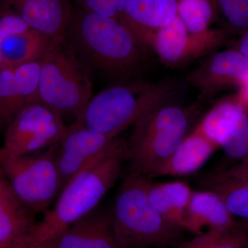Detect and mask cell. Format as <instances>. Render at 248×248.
<instances>
[{"mask_svg": "<svg viewBox=\"0 0 248 248\" xmlns=\"http://www.w3.org/2000/svg\"><path fill=\"white\" fill-rule=\"evenodd\" d=\"M236 95L243 105L248 107V79L240 86L239 92Z\"/></svg>", "mask_w": 248, "mask_h": 248, "instance_id": "obj_31", "label": "cell"}, {"mask_svg": "<svg viewBox=\"0 0 248 248\" xmlns=\"http://www.w3.org/2000/svg\"><path fill=\"white\" fill-rule=\"evenodd\" d=\"M72 124L58 143L56 163L61 192L73 178L118 141Z\"/></svg>", "mask_w": 248, "mask_h": 248, "instance_id": "obj_10", "label": "cell"}, {"mask_svg": "<svg viewBox=\"0 0 248 248\" xmlns=\"http://www.w3.org/2000/svg\"><path fill=\"white\" fill-rule=\"evenodd\" d=\"M90 71L66 35L55 38L41 60L40 102L62 120L75 122L93 97Z\"/></svg>", "mask_w": 248, "mask_h": 248, "instance_id": "obj_4", "label": "cell"}, {"mask_svg": "<svg viewBox=\"0 0 248 248\" xmlns=\"http://www.w3.org/2000/svg\"><path fill=\"white\" fill-rule=\"evenodd\" d=\"M221 148L227 156L237 163L248 157V107L243 108L229 136Z\"/></svg>", "mask_w": 248, "mask_h": 248, "instance_id": "obj_24", "label": "cell"}, {"mask_svg": "<svg viewBox=\"0 0 248 248\" xmlns=\"http://www.w3.org/2000/svg\"><path fill=\"white\" fill-rule=\"evenodd\" d=\"M197 109L166 103L134 124L127 141L130 172L147 179L170 156L189 134Z\"/></svg>", "mask_w": 248, "mask_h": 248, "instance_id": "obj_6", "label": "cell"}, {"mask_svg": "<svg viewBox=\"0 0 248 248\" xmlns=\"http://www.w3.org/2000/svg\"><path fill=\"white\" fill-rule=\"evenodd\" d=\"M55 39L32 29L9 36L1 47L0 70L40 61Z\"/></svg>", "mask_w": 248, "mask_h": 248, "instance_id": "obj_19", "label": "cell"}, {"mask_svg": "<svg viewBox=\"0 0 248 248\" xmlns=\"http://www.w3.org/2000/svg\"><path fill=\"white\" fill-rule=\"evenodd\" d=\"M211 1L232 29L240 32L248 29V0Z\"/></svg>", "mask_w": 248, "mask_h": 248, "instance_id": "obj_25", "label": "cell"}, {"mask_svg": "<svg viewBox=\"0 0 248 248\" xmlns=\"http://www.w3.org/2000/svg\"><path fill=\"white\" fill-rule=\"evenodd\" d=\"M57 248H120L109 210H93L57 239Z\"/></svg>", "mask_w": 248, "mask_h": 248, "instance_id": "obj_16", "label": "cell"}, {"mask_svg": "<svg viewBox=\"0 0 248 248\" xmlns=\"http://www.w3.org/2000/svg\"><path fill=\"white\" fill-rule=\"evenodd\" d=\"M202 183L223 200L233 217L248 220V179L221 171L204 178Z\"/></svg>", "mask_w": 248, "mask_h": 248, "instance_id": "obj_21", "label": "cell"}, {"mask_svg": "<svg viewBox=\"0 0 248 248\" xmlns=\"http://www.w3.org/2000/svg\"><path fill=\"white\" fill-rule=\"evenodd\" d=\"M128 158L127 141L119 139L115 146L63 187L55 208L47 210L43 219L19 241L37 243L58 239L71 224L97 208L118 180L122 165Z\"/></svg>", "mask_w": 248, "mask_h": 248, "instance_id": "obj_2", "label": "cell"}, {"mask_svg": "<svg viewBox=\"0 0 248 248\" xmlns=\"http://www.w3.org/2000/svg\"><path fill=\"white\" fill-rule=\"evenodd\" d=\"M33 211L22 202L0 172V248H10L37 224Z\"/></svg>", "mask_w": 248, "mask_h": 248, "instance_id": "obj_18", "label": "cell"}, {"mask_svg": "<svg viewBox=\"0 0 248 248\" xmlns=\"http://www.w3.org/2000/svg\"><path fill=\"white\" fill-rule=\"evenodd\" d=\"M30 29L27 23L14 13L9 11L0 17V62L1 47L9 36Z\"/></svg>", "mask_w": 248, "mask_h": 248, "instance_id": "obj_27", "label": "cell"}, {"mask_svg": "<svg viewBox=\"0 0 248 248\" xmlns=\"http://www.w3.org/2000/svg\"><path fill=\"white\" fill-rule=\"evenodd\" d=\"M237 226L244 235L246 244H248V220H241L237 222Z\"/></svg>", "mask_w": 248, "mask_h": 248, "instance_id": "obj_32", "label": "cell"}, {"mask_svg": "<svg viewBox=\"0 0 248 248\" xmlns=\"http://www.w3.org/2000/svg\"><path fill=\"white\" fill-rule=\"evenodd\" d=\"M228 38L223 30H210L202 35H192L179 16L160 28L153 35L151 49L168 66H182L213 53Z\"/></svg>", "mask_w": 248, "mask_h": 248, "instance_id": "obj_9", "label": "cell"}, {"mask_svg": "<svg viewBox=\"0 0 248 248\" xmlns=\"http://www.w3.org/2000/svg\"><path fill=\"white\" fill-rule=\"evenodd\" d=\"M223 172L235 177L248 179V157Z\"/></svg>", "mask_w": 248, "mask_h": 248, "instance_id": "obj_28", "label": "cell"}, {"mask_svg": "<svg viewBox=\"0 0 248 248\" xmlns=\"http://www.w3.org/2000/svg\"><path fill=\"white\" fill-rule=\"evenodd\" d=\"M58 143L41 154L14 155L0 148V172L35 213H45L61 192L56 163Z\"/></svg>", "mask_w": 248, "mask_h": 248, "instance_id": "obj_7", "label": "cell"}, {"mask_svg": "<svg viewBox=\"0 0 248 248\" xmlns=\"http://www.w3.org/2000/svg\"><path fill=\"white\" fill-rule=\"evenodd\" d=\"M81 9L120 21L126 0H78Z\"/></svg>", "mask_w": 248, "mask_h": 248, "instance_id": "obj_26", "label": "cell"}, {"mask_svg": "<svg viewBox=\"0 0 248 248\" xmlns=\"http://www.w3.org/2000/svg\"><path fill=\"white\" fill-rule=\"evenodd\" d=\"M10 248H57V239L37 243L18 241Z\"/></svg>", "mask_w": 248, "mask_h": 248, "instance_id": "obj_29", "label": "cell"}, {"mask_svg": "<svg viewBox=\"0 0 248 248\" xmlns=\"http://www.w3.org/2000/svg\"><path fill=\"white\" fill-rule=\"evenodd\" d=\"M177 16L176 0H126L120 21L147 52L156 31Z\"/></svg>", "mask_w": 248, "mask_h": 248, "instance_id": "obj_13", "label": "cell"}, {"mask_svg": "<svg viewBox=\"0 0 248 248\" xmlns=\"http://www.w3.org/2000/svg\"><path fill=\"white\" fill-rule=\"evenodd\" d=\"M209 55L187 77L202 97H211L233 86L240 87L248 79V58L239 50L226 49Z\"/></svg>", "mask_w": 248, "mask_h": 248, "instance_id": "obj_11", "label": "cell"}, {"mask_svg": "<svg viewBox=\"0 0 248 248\" xmlns=\"http://www.w3.org/2000/svg\"><path fill=\"white\" fill-rule=\"evenodd\" d=\"M41 60L9 69L0 70V128L24 107L39 102Z\"/></svg>", "mask_w": 248, "mask_h": 248, "instance_id": "obj_12", "label": "cell"}, {"mask_svg": "<svg viewBox=\"0 0 248 248\" xmlns=\"http://www.w3.org/2000/svg\"><path fill=\"white\" fill-rule=\"evenodd\" d=\"M66 36L90 69L122 81L144 70L146 51L118 19L73 9Z\"/></svg>", "mask_w": 248, "mask_h": 248, "instance_id": "obj_1", "label": "cell"}, {"mask_svg": "<svg viewBox=\"0 0 248 248\" xmlns=\"http://www.w3.org/2000/svg\"><path fill=\"white\" fill-rule=\"evenodd\" d=\"M232 48L239 50L248 58V29L241 32L239 38Z\"/></svg>", "mask_w": 248, "mask_h": 248, "instance_id": "obj_30", "label": "cell"}, {"mask_svg": "<svg viewBox=\"0 0 248 248\" xmlns=\"http://www.w3.org/2000/svg\"><path fill=\"white\" fill-rule=\"evenodd\" d=\"M246 245L244 235L236 225L231 231L208 232L197 235L177 248H244Z\"/></svg>", "mask_w": 248, "mask_h": 248, "instance_id": "obj_23", "label": "cell"}, {"mask_svg": "<svg viewBox=\"0 0 248 248\" xmlns=\"http://www.w3.org/2000/svg\"><path fill=\"white\" fill-rule=\"evenodd\" d=\"M192 191L186 183L172 182L154 184L149 181L148 201L166 221L183 230L184 214Z\"/></svg>", "mask_w": 248, "mask_h": 248, "instance_id": "obj_20", "label": "cell"}, {"mask_svg": "<svg viewBox=\"0 0 248 248\" xmlns=\"http://www.w3.org/2000/svg\"><path fill=\"white\" fill-rule=\"evenodd\" d=\"M30 29L58 38L66 35L72 9L68 0H5Z\"/></svg>", "mask_w": 248, "mask_h": 248, "instance_id": "obj_14", "label": "cell"}, {"mask_svg": "<svg viewBox=\"0 0 248 248\" xmlns=\"http://www.w3.org/2000/svg\"><path fill=\"white\" fill-rule=\"evenodd\" d=\"M177 16L192 35H202L210 29L217 10L211 0H176Z\"/></svg>", "mask_w": 248, "mask_h": 248, "instance_id": "obj_22", "label": "cell"}, {"mask_svg": "<svg viewBox=\"0 0 248 248\" xmlns=\"http://www.w3.org/2000/svg\"><path fill=\"white\" fill-rule=\"evenodd\" d=\"M149 181L130 173L117 192L110 212L120 248H166L180 236L183 230L166 221L150 203Z\"/></svg>", "mask_w": 248, "mask_h": 248, "instance_id": "obj_5", "label": "cell"}, {"mask_svg": "<svg viewBox=\"0 0 248 248\" xmlns=\"http://www.w3.org/2000/svg\"><path fill=\"white\" fill-rule=\"evenodd\" d=\"M5 151L28 155L60 143L68 129L61 117L40 101L19 111L5 128Z\"/></svg>", "mask_w": 248, "mask_h": 248, "instance_id": "obj_8", "label": "cell"}, {"mask_svg": "<svg viewBox=\"0 0 248 248\" xmlns=\"http://www.w3.org/2000/svg\"><path fill=\"white\" fill-rule=\"evenodd\" d=\"M175 89L170 81L112 86L93 96L73 124L117 138L148 111L172 102Z\"/></svg>", "mask_w": 248, "mask_h": 248, "instance_id": "obj_3", "label": "cell"}, {"mask_svg": "<svg viewBox=\"0 0 248 248\" xmlns=\"http://www.w3.org/2000/svg\"><path fill=\"white\" fill-rule=\"evenodd\" d=\"M237 222L223 200L213 191H193L184 214L183 230L201 235L208 232L231 231Z\"/></svg>", "mask_w": 248, "mask_h": 248, "instance_id": "obj_15", "label": "cell"}, {"mask_svg": "<svg viewBox=\"0 0 248 248\" xmlns=\"http://www.w3.org/2000/svg\"><path fill=\"white\" fill-rule=\"evenodd\" d=\"M218 148L196 127L166 161L151 171L147 179L193 174L203 167Z\"/></svg>", "mask_w": 248, "mask_h": 248, "instance_id": "obj_17", "label": "cell"}]
</instances>
